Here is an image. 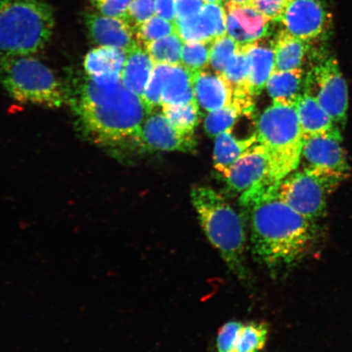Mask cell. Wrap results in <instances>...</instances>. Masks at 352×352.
<instances>
[{"label":"cell","instance_id":"cell-1","mask_svg":"<svg viewBox=\"0 0 352 352\" xmlns=\"http://www.w3.org/2000/svg\"><path fill=\"white\" fill-rule=\"evenodd\" d=\"M278 186L266 179L240 197L249 222L253 256L274 276L298 266L318 237L316 222L286 204L277 192Z\"/></svg>","mask_w":352,"mask_h":352},{"label":"cell","instance_id":"cell-2","mask_svg":"<svg viewBox=\"0 0 352 352\" xmlns=\"http://www.w3.org/2000/svg\"><path fill=\"white\" fill-rule=\"evenodd\" d=\"M73 107L88 132L104 143L135 138L149 114L142 98L127 89L121 77H88Z\"/></svg>","mask_w":352,"mask_h":352},{"label":"cell","instance_id":"cell-3","mask_svg":"<svg viewBox=\"0 0 352 352\" xmlns=\"http://www.w3.org/2000/svg\"><path fill=\"white\" fill-rule=\"evenodd\" d=\"M191 201L210 243L217 249L232 274L249 285L252 274L246 262L248 239L243 220L226 197L211 188H192Z\"/></svg>","mask_w":352,"mask_h":352},{"label":"cell","instance_id":"cell-4","mask_svg":"<svg viewBox=\"0 0 352 352\" xmlns=\"http://www.w3.org/2000/svg\"><path fill=\"white\" fill-rule=\"evenodd\" d=\"M55 26L43 0H0V55L29 56L41 50Z\"/></svg>","mask_w":352,"mask_h":352},{"label":"cell","instance_id":"cell-5","mask_svg":"<svg viewBox=\"0 0 352 352\" xmlns=\"http://www.w3.org/2000/svg\"><path fill=\"white\" fill-rule=\"evenodd\" d=\"M256 134L270 160V178L280 184L301 162L305 138L296 107L272 103L259 117Z\"/></svg>","mask_w":352,"mask_h":352},{"label":"cell","instance_id":"cell-6","mask_svg":"<svg viewBox=\"0 0 352 352\" xmlns=\"http://www.w3.org/2000/svg\"><path fill=\"white\" fill-rule=\"evenodd\" d=\"M0 83L21 102L50 108L65 102L63 87L52 70L29 56L0 55Z\"/></svg>","mask_w":352,"mask_h":352},{"label":"cell","instance_id":"cell-7","mask_svg":"<svg viewBox=\"0 0 352 352\" xmlns=\"http://www.w3.org/2000/svg\"><path fill=\"white\" fill-rule=\"evenodd\" d=\"M342 182L336 176L303 168L281 180L277 192L290 208L316 222L324 214L329 196Z\"/></svg>","mask_w":352,"mask_h":352},{"label":"cell","instance_id":"cell-8","mask_svg":"<svg viewBox=\"0 0 352 352\" xmlns=\"http://www.w3.org/2000/svg\"><path fill=\"white\" fill-rule=\"evenodd\" d=\"M305 91L314 96L340 130L344 126L349 112V89L336 58L328 56L316 63L306 76Z\"/></svg>","mask_w":352,"mask_h":352},{"label":"cell","instance_id":"cell-9","mask_svg":"<svg viewBox=\"0 0 352 352\" xmlns=\"http://www.w3.org/2000/svg\"><path fill=\"white\" fill-rule=\"evenodd\" d=\"M301 161L303 168L319 171L344 180L350 173V166L342 146L341 130L311 136L303 142Z\"/></svg>","mask_w":352,"mask_h":352},{"label":"cell","instance_id":"cell-10","mask_svg":"<svg viewBox=\"0 0 352 352\" xmlns=\"http://www.w3.org/2000/svg\"><path fill=\"white\" fill-rule=\"evenodd\" d=\"M279 22L285 32L310 43L327 33L330 14L322 0H290Z\"/></svg>","mask_w":352,"mask_h":352},{"label":"cell","instance_id":"cell-11","mask_svg":"<svg viewBox=\"0 0 352 352\" xmlns=\"http://www.w3.org/2000/svg\"><path fill=\"white\" fill-rule=\"evenodd\" d=\"M135 139L149 151L192 153L197 146L193 134L176 129L162 112L149 113Z\"/></svg>","mask_w":352,"mask_h":352},{"label":"cell","instance_id":"cell-12","mask_svg":"<svg viewBox=\"0 0 352 352\" xmlns=\"http://www.w3.org/2000/svg\"><path fill=\"white\" fill-rule=\"evenodd\" d=\"M227 34L239 46L267 37L270 21L250 3L226 1Z\"/></svg>","mask_w":352,"mask_h":352},{"label":"cell","instance_id":"cell-13","mask_svg":"<svg viewBox=\"0 0 352 352\" xmlns=\"http://www.w3.org/2000/svg\"><path fill=\"white\" fill-rule=\"evenodd\" d=\"M270 173L267 153L263 145L258 142L232 166L226 178L228 190L235 195H242L263 180H271Z\"/></svg>","mask_w":352,"mask_h":352},{"label":"cell","instance_id":"cell-14","mask_svg":"<svg viewBox=\"0 0 352 352\" xmlns=\"http://www.w3.org/2000/svg\"><path fill=\"white\" fill-rule=\"evenodd\" d=\"M175 24L184 42L212 43L227 34L226 8L220 3H205L199 14Z\"/></svg>","mask_w":352,"mask_h":352},{"label":"cell","instance_id":"cell-15","mask_svg":"<svg viewBox=\"0 0 352 352\" xmlns=\"http://www.w3.org/2000/svg\"><path fill=\"white\" fill-rule=\"evenodd\" d=\"M85 23L91 37L99 46L117 47L129 52L139 45L133 29L125 20L89 12L85 15Z\"/></svg>","mask_w":352,"mask_h":352},{"label":"cell","instance_id":"cell-16","mask_svg":"<svg viewBox=\"0 0 352 352\" xmlns=\"http://www.w3.org/2000/svg\"><path fill=\"white\" fill-rule=\"evenodd\" d=\"M193 88L198 105L206 112L221 109L232 102V91L222 76L201 70L192 73Z\"/></svg>","mask_w":352,"mask_h":352},{"label":"cell","instance_id":"cell-17","mask_svg":"<svg viewBox=\"0 0 352 352\" xmlns=\"http://www.w3.org/2000/svg\"><path fill=\"white\" fill-rule=\"evenodd\" d=\"M158 65L162 74V107L196 100L192 72L182 63Z\"/></svg>","mask_w":352,"mask_h":352},{"label":"cell","instance_id":"cell-18","mask_svg":"<svg viewBox=\"0 0 352 352\" xmlns=\"http://www.w3.org/2000/svg\"><path fill=\"white\" fill-rule=\"evenodd\" d=\"M241 47L249 59L250 87L254 96H258L275 70L274 41L265 37Z\"/></svg>","mask_w":352,"mask_h":352},{"label":"cell","instance_id":"cell-19","mask_svg":"<svg viewBox=\"0 0 352 352\" xmlns=\"http://www.w3.org/2000/svg\"><path fill=\"white\" fill-rule=\"evenodd\" d=\"M306 77L302 68L274 70L266 85L268 95L274 103L296 107L305 92Z\"/></svg>","mask_w":352,"mask_h":352},{"label":"cell","instance_id":"cell-20","mask_svg":"<svg viewBox=\"0 0 352 352\" xmlns=\"http://www.w3.org/2000/svg\"><path fill=\"white\" fill-rule=\"evenodd\" d=\"M296 108L305 140L327 133L337 127L340 129L314 96L307 91L298 99Z\"/></svg>","mask_w":352,"mask_h":352},{"label":"cell","instance_id":"cell-21","mask_svg":"<svg viewBox=\"0 0 352 352\" xmlns=\"http://www.w3.org/2000/svg\"><path fill=\"white\" fill-rule=\"evenodd\" d=\"M258 143L256 132L248 138L239 139L232 135V130L226 131L215 138L213 153L214 168L227 177L232 166Z\"/></svg>","mask_w":352,"mask_h":352},{"label":"cell","instance_id":"cell-22","mask_svg":"<svg viewBox=\"0 0 352 352\" xmlns=\"http://www.w3.org/2000/svg\"><path fill=\"white\" fill-rule=\"evenodd\" d=\"M154 64L145 48L138 45L126 54L121 81L127 89L142 98L151 78Z\"/></svg>","mask_w":352,"mask_h":352},{"label":"cell","instance_id":"cell-23","mask_svg":"<svg viewBox=\"0 0 352 352\" xmlns=\"http://www.w3.org/2000/svg\"><path fill=\"white\" fill-rule=\"evenodd\" d=\"M127 52L120 48L99 46L85 56V69L88 77H121Z\"/></svg>","mask_w":352,"mask_h":352},{"label":"cell","instance_id":"cell-24","mask_svg":"<svg viewBox=\"0 0 352 352\" xmlns=\"http://www.w3.org/2000/svg\"><path fill=\"white\" fill-rule=\"evenodd\" d=\"M309 43L292 36L284 30L274 41L275 70H292L302 68Z\"/></svg>","mask_w":352,"mask_h":352},{"label":"cell","instance_id":"cell-25","mask_svg":"<svg viewBox=\"0 0 352 352\" xmlns=\"http://www.w3.org/2000/svg\"><path fill=\"white\" fill-rule=\"evenodd\" d=\"M184 41L177 33L157 39L147 44V51L154 64H179Z\"/></svg>","mask_w":352,"mask_h":352},{"label":"cell","instance_id":"cell-26","mask_svg":"<svg viewBox=\"0 0 352 352\" xmlns=\"http://www.w3.org/2000/svg\"><path fill=\"white\" fill-rule=\"evenodd\" d=\"M162 113L176 129L193 134L199 120V105L197 100L186 104L162 105Z\"/></svg>","mask_w":352,"mask_h":352},{"label":"cell","instance_id":"cell-27","mask_svg":"<svg viewBox=\"0 0 352 352\" xmlns=\"http://www.w3.org/2000/svg\"><path fill=\"white\" fill-rule=\"evenodd\" d=\"M270 327L263 321L243 324L237 336L234 352H261L265 346Z\"/></svg>","mask_w":352,"mask_h":352},{"label":"cell","instance_id":"cell-28","mask_svg":"<svg viewBox=\"0 0 352 352\" xmlns=\"http://www.w3.org/2000/svg\"><path fill=\"white\" fill-rule=\"evenodd\" d=\"M241 116L240 110L232 104L209 112L204 121L206 133L210 138H217L224 131L232 130Z\"/></svg>","mask_w":352,"mask_h":352},{"label":"cell","instance_id":"cell-29","mask_svg":"<svg viewBox=\"0 0 352 352\" xmlns=\"http://www.w3.org/2000/svg\"><path fill=\"white\" fill-rule=\"evenodd\" d=\"M212 43L184 42L180 63L192 73L205 70L210 63V48Z\"/></svg>","mask_w":352,"mask_h":352},{"label":"cell","instance_id":"cell-30","mask_svg":"<svg viewBox=\"0 0 352 352\" xmlns=\"http://www.w3.org/2000/svg\"><path fill=\"white\" fill-rule=\"evenodd\" d=\"M176 33L175 22L154 15L135 30L136 42L145 47L148 43Z\"/></svg>","mask_w":352,"mask_h":352},{"label":"cell","instance_id":"cell-31","mask_svg":"<svg viewBox=\"0 0 352 352\" xmlns=\"http://www.w3.org/2000/svg\"><path fill=\"white\" fill-rule=\"evenodd\" d=\"M239 47V44L228 34L215 39L211 45L209 63L214 73L222 76L228 60L235 54Z\"/></svg>","mask_w":352,"mask_h":352},{"label":"cell","instance_id":"cell-32","mask_svg":"<svg viewBox=\"0 0 352 352\" xmlns=\"http://www.w3.org/2000/svg\"><path fill=\"white\" fill-rule=\"evenodd\" d=\"M154 15H156L155 0H132L123 20L129 24L135 32L140 25Z\"/></svg>","mask_w":352,"mask_h":352},{"label":"cell","instance_id":"cell-33","mask_svg":"<svg viewBox=\"0 0 352 352\" xmlns=\"http://www.w3.org/2000/svg\"><path fill=\"white\" fill-rule=\"evenodd\" d=\"M243 323L231 320L219 329L217 340L218 352H234L237 336Z\"/></svg>","mask_w":352,"mask_h":352},{"label":"cell","instance_id":"cell-34","mask_svg":"<svg viewBox=\"0 0 352 352\" xmlns=\"http://www.w3.org/2000/svg\"><path fill=\"white\" fill-rule=\"evenodd\" d=\"M290 0H252L250 4L268 20L280 21Z\"/></svg>","mask_w":352,"mask_h":352},{"label":"cell","instance_id":"cell-35","mask_svg":"<svg viewBox=\"0 0 352 352\" xmlns=\"http://www.w3.org/2000/svg\"><path fill=\"white\" fill-rule=\"evenodd\" d=\"M132 0H96L92 2L101 14L124 19Z\"/></svg>","mask_w":352,"mask_h":352},{"label":"cell","instance_id":"cell-36","mask_svg":"<svg viewBox=\"0 0 352 352\" xmlns=\"http://www.w3.org/2000/svg\"><path fill=\"white\" fill-rule=\"evenodd\" d=\"M204 4L202 0H176L175 21L191 19L199 14Z\"/></svg>","mask_w":352,"mask_h":352},{"label":"cell","instance_id":"cell-37","mask_svg":"<svg viewBox=\"0 0 352 352\" xmlns=\"http://www.w3.org/2000/svg\"><path fill=\"white\" fill-rule=\"evenodd\" d=\"M176 0H155L156 15L165 20L175 22Z\"/></svg>","mask_w":352,"mask_h":352},{"label":"cell","instance_id":"cell-38","mask_svg":"<svg viewBox=\"0 0 352 352\" xmlns=\"http://www.w3.org/2000/svg\"><path fill=\"white\" fill-rule=\"evenodd\" d=\"M205 3H226L227 0H202Z\"/></svg>","mask_w":352,"mask_h":352},{"label":"cell","instance_id":"cell-39","mask_svg":"<svg viewBox=\"0 0 352 352\" xmlns=\"http://www.w3.org/2000/svg\"><path fill=\"white\" fill-rule=\"evenodd\" d=\"M227 1L236 3H250L252 0H227Z\"/></svg>","mask_w":352,"mask_h":352},{"label":"cell","instance_id":"cell-40","mask_svg":"<svg viewBox=\"0 0 352 352\" xmlns=\"http://www.w3.org/2000/svg\"><path fill=\"white\" fill-rule=\"evenodd\" d=\"M91 3L96 1V0H91Z\"/></svg>","mask_w":352,"mask_h":352}]
</instances>
